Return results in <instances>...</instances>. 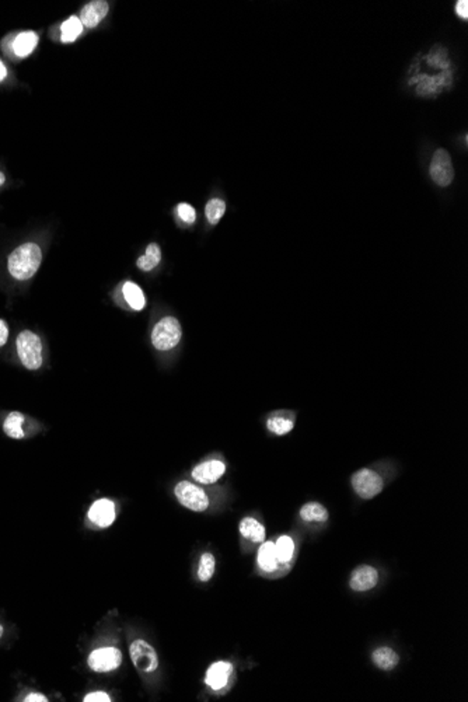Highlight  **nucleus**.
I'll return each mask as SVG.
<instances>
[{
    "label": "nucleus",
    "instance_id": "obj_1",
    "mask_svg": "<svg viewBox=\"0 0 468 702\" xmlns=\"http://www.w3.org/2000/svg\"><path fill=\"white\" fill-rule=\"evenodd\" d=\"M43 251L36 243H26L11 251L7 259L9 274L17 281L31 279L40 269Z\"/></svg>",
    "mask_w": 468,
    "mask_h": 702
},
{
    "label": "nucleus",
    "instance_id": "obj_2",
    "mask_svg": "<svg viewBox=\"0 0 468 702\" xmlns=\"http://www.w3.org/2000/svg\"><path fill=\"white\" fill-rule=\"evenodd\" d=\"M17 355L23 366L28 371H38L43 366V342L33 331H21L16 339Z\"/></svg>",
    "mask_w": 468,
    "mask_h": 702
},
{
    "label": "nucleus",
    "instance_id": "obj_3",
    "mask_svg": "<svg viewBox=\"0 0 468 702\" xmlns=\"http://www.w3.org/2000/svg\"><path fill=\"white\" fill-rule=\"evenodd\" d=\"M182 331L177 319L166 317L160 320L152 332V342L159 351H170L181 339Z\"/></svg>",
    "mask_w": 468,
    "mask_h": 702
},
{
    "label": "nucleus",
    "instance_id": "obj_4",
    "mask_svg": "<svg viewBox=\"0 0 468 702\" xmlns=\"http://www.w3.org/2000/svg\"><path fill=\"white\" fill-rule=\"evenodd\" d=\"M129 655L133 666L140 673H155L159 667V656L155 648L143 639H135L129 646Z\"/></svg>",
    "mask_w": 468,
    "mask_h": 702
},
{
    "label": "nucleus",
    "instance_id": "obj_5",
    "mask_svg": "<svg viewBox=\"0 0 468 702\" xmlns=\"http://www.w3.org/2000/svg\"><path fill=\"white\" fill-rule=\"evenodd\" d=\"M174 492L178 502L192 512H205L209 506V497L207 492L201 487H197L188 481L178 482Z\"/></svg>",
    "mask_w": 468,
    "mask_h": 702
},
{
    "label": "nucleus",
    "instance_id": "obj_6",
    "mask_svg": "<svg viewBox=\"0 0 468 702\" xmlns=\"http://www.w3.org/2000/svg\"><path fill=\"white\" fill-rule=\"evenodd\" d=\"M123 663V652L115 646H104L93 651L87 664L95 673H110L117 670Z\"/></svg>",
    "mask_w": 468,
    "mask_h": 702
},
{
    "label": "nucleus",
    "instance_id": "obj_7",
    "mask_svg": "<svg viewBox=\"0 0 468 702\" xmlns=\"http://www.w3.org/2000/svg\"><path fill=\"white\" fill-rule=\"evenodd\" d=\"M352 487L360 497L372 499L383 491V480L376 471L362 468L353 474Z\"/></svg>",
    "mask_w": 468,
    "mask_h": 702
},
{
    "label": "nucleus",
    "instance_id": "obj_8",
    "mask_svg": "<svg viewBox=\"0 0 468 702\" xmlns=\"http://www.w3.org/2000/svg\"><path fill=\"white\" fill-rule=\"evenodd\" d=\"M429 171H430L432 180L437 185L447 187L449 184H452V181L454 178V168H453L450 155L444 149H439L435 152Z\"/></svg>",
    "mask_w": 468,
    "mask_h": 702
},
{
    "label": "nucleus",
    "instance_id": "obj_9",
    "mask_svg": "<svg viewBox=\"0 0 468 702\" xmlns=\"http://www.w3.org/2000/svg\"><path fill=\"white\" fill-rule=\"evenodd\" d=\"M115 516V503L110 499H98L88 509V519L100 529L110 527Z\"/></svg>",
    "mask_w": 468,
    "mask_h": 702
},
{
    "label": "nucleus",
    "instance_id": "obj_10",
    "mask_svg": "<svg viewBox=\"0 0 468 702\" xmlns=\"http://www.w3.org/2000/svg\"><path fill=\"white\" fill-rule=\"evenodd\" d=\"M226 473V464L220 460H211V461H205V463H201L198 464L191 475L195 481H198L199 484H204V485H209V484H214L217 480H220Z\"/></svg>",
    "mask_w": 468,
    "mask_h": 702
},
{
    "label": "nucleus",
    "instance_id": "obj_11",
    "mask_svg": "<svg viewBox=\"0 0 468 702\" xmlns=\"http://www.w3.org/2000/svg\"><path fill=\"white\" fill-rule=\"evenodd\" d=\"M233 674V664L229 661H214L205 674V684L212 688L213 691H219L224 688Z\"/></svg>",
    "mask_w": 468,
    "mask_h": 702
},
{
    "label": "nucleus",
    "instance_id": "obj_12",
    "mask_svg": "<svg viewBox=\"0 0 468 702\" xmlns=\"http://www.w3.org/2000/svg\"><path fill=\"white\" fill-rule=\"evenodd\" d=\"M379 582V572L370 565H362L356 568L350 575V587L355 592H368L373 589Z\"/></svg>",
    "mask_w": 468,
    "mask_h": 702
},
{
    "label": "nucleus",
    "instance_id": "obj_13",
    "mask_svg": "<svg viewBox=\"0 0 468 702\" xmlns=\"http://www.w3.org/2000/svg\"><path fill=\"white\" fill-rule=\"evenodd\" d=\"M107 13H108V3L107 1H104V0L90 1L83 7L79 19H80L83 27L93 29L97 24H100V21L107 16Z\"/></svg>",
    "mask_w": 468,
    "mask_h": 702
},
{
    "label": "nucleus",
    "instance_id": "obj_14",
    "mask_svg": "<svg viewBox=\"0 0 468 702\" xmlns=\"http://www.w3.org/2000/svg\"><path fill=\"white\" fill-rule=\"evenodd\" d=\"M256 561H258L259 568L264 572H274L278 568V565H279L278 555H276V548H275V542H272V541L262 542L261 547H259V549H258Z\"/></svg>",
    "mask_w": 468,
    "mask_h": 702
},
{
    "label": "nucleus",
    "instance_id": "obj_15",
    "mask_svg": "<svg viewBox=\"0 0 468 702\" xmlns=\"http://www.w3.org/2000/svg\"><path fill=\"white\" fill-rule=\"evenodd\" d=\"M24 422H26V416L21 413H17V411H13V413H9L7 418L4 419V423H3V432L10 438V439H14V440H20L26 436V432H24Z\"/></svg>",
    "mask_w": 468,
    "mask_h": 702
},
{
    "label": "nucleus",
    "instance_id": "obj_16",
    "mask_svg": "<svg viewBox=\"0 0 468 702\" xmlns=\"http://www.w3.org/2000/svg\"><path fill=\"white\" fill-rule=\"evenodd\" d=\"M37 43H38V34L34 31H26L14 38L13 51L19 58H26L33 53Z\"/></svg>",
    "mask_w": 468,
    "mask_h": 702
},
{
    "label": "nucleus",
    "instance_id": "obj_17",
    "mask_svg": "<svg viewBox=\"0 0 468 702\" xmlns=\"http://www.w3.org/2000/svg\"><path fill=\"white\" fill-rule=\"evenodd\" d=\"M300 517L308 523H323L328 520V510L321 503L310 502L300 509Z\"/></svg>",
    "mask_w": 468,
    "mask_h": 702
},
{
    "label": "nucleus",
    "instance_id": "obj_18",
    "mask_svg": "<svg viewBox=\"0 0 468 702\" xmlns=\"http://www.w3.org/2000/svg\"><path fill=\"white\" fill-rule=\"evenodd\" d=\"M240 535L244 538L251 540L253 542H264L265 541V527L253 517H246L240 523Z\"/></svg>",
    "mask_w": 468,
    "mask_h": 702
},
{
    "label": "nucleus",
    "instance_id": "obj_19",
    "mask_svg": "<svg viewBox=\"0 0 468 702\" xmlns=\"http://www.w3.org/2000/svg\"><path fill=\"white\" fill-rule=\"evenodd\" d=\"M372 661H373V663L379 669L388 671V670H392L398 664L400 658H398V655H397V652L394 649L387 648V646H382V648H379V649H376L373 652Z\"/></svg>",
    "mask_w": 468,
    "mask_h": 702
},
{
    "label": "nucleus",
    "instance_id": "obj_20",
    "mask_svg": "<svg viewBox=\"0 0 468 702\" xmlns=\"http://www.w3.org/2000/svg\"><path fill=\"white\" fill-rule=\"evenodd\" d=\"M160 259H162V251H160V247H159L156 243H152V244H149V247L146 248L145 254H143V255L137 259L136 265H137V268H140L142 271L149 272V271L155 269V268L159 265Z\"/></svg>",
    "mask_w": 468,
    "mask_h": 702
},
{
    "label": "nucleus",
    "instance_id": "obj_21",
    "mask_svg": "<svg viewBox=\"0 0 468 702\" xmlns=\"http://www.w3.org/2000/svg\"><path fill=\"white\" fill-rule=\"evenodd\" d=\"M123 293L125 296V300L128 301L130 309L136 310V311H140L145 304H146V299H145V294L142 289L133 284V282H127L123 288Z\"/></svg>",
    "mask_w": 468,
    "mask_h": 702
},
{
    "label": "nucleus",
    "instance_id": "obj_22",
    "mask_svg": "<svg viewBox=\"0 0 468 702\" xmlns=\"http://www.w3.org/2000/svg\"><path fill=\"white\" fill-rule=\"evenodd\" d=\"M61 31H62V36H61V41L62 42H73L83 31V24L80 21L79 17L76 16H72L71 19H68L62 27H61Z\"/></svg>",
    "mask_w": 468,
    "mask_h": 702
},
{
    "label": "nucleus",
    "instance_id": "obj_23",
    "mask_svg": "<svg viewBox=\"0 0 468 702\" xmlns=\"http://www.w3.org/2000/svg\"><path fill=\"white\" fill-rule=\"evenodd\" d=\"M275 548L279 564H286L292 559L295 554V541L289 536H282L275 542Z\"/></svg>",
    "mask_w": 468,
    "mask_h": 702
},
{
    "label": "nucleus",
    "instance_id": "obj_24",
    "mask_svg": "<svg viewBox=\"0 0 468 702\" xmlns=\"http://www.w3.org/2000/svg\"><path fill=\"white\" fill-rule=\"evenodd\" d=\"M214 568H216V559L211 552H205L199 558V567H198V578L201 582H209L214 575Z\"/></svg>",
    "mask_w": 468,
    "mask_h": 702
},
{
    "label": "nucleus",
    "instance_id": "obj_25",
    "mask_svg": "<svg viewBox=\"0 0 468 702\" xmlns=\"http://www.w3.org/2000/svg\"><path fill=\"white\" fill-rule=\"evenodd\" d=\"M268 429L275 435H286L293 429V420L284 416H272L268 419Z\"/></svg>",
    "mask_w": 468,
    "mask_h": 702
},
{
    "label": "nucleus",
    "instance_id": "obj_26",
    "mask_svg": "<svg viewBox=\"0 0 468 702\" xmlns=\"http://www.w3.org/2000/svg\"><path fill=\"white\" fill-rule=\"evenodd\" d=\"M224 212H226V204L219 198L211 200L205 207V213H207V217H208L211 224L219 223V220L222 219Z\"/></svg>",
    "mask_w": 468,
    "mask_h": 702
},
{
    "label": "nucleus",
    "instance_id": "obj_27",
    "mask_svg": "<svg viewBox=\"0 0 468 702\" xmlns=\"http://www.w3.org/2000/svg\"><path fill=\"white\" fill-rule=\"evenodd\" d=\"M177 212H178V216L188 224H192L195 222V217H197V213H195V209L188 205V204H180L177 207Z\"/></svg>",
    "mask_w": 468,
    "mask_h": 702
},
{
    "label": "nucleus",
    "instance_id": "obj_28",
    "mask_svg": "<svg viewBox=\"0 0 468 702\" xmlns=\"http://www.w3.org/2000/svg\"><path fill=\"white\" fill-rule=\"evenodd\" d=\"M85 702H111V697L104 693V691H94V693H90L87 694L85 697Z\"/></svg>",
    "mask_w": 468,
    "mask_h": 702
},
{
    "label": "nucleus",
    "instance_id": "obj_29",
    "mask_svg": "<svg viewBox=\"0 0 468 702\" xmlns=\"http://www.w3.org/2000/svg\"><path fill=\"white\" fill-rule=\"evenodd\" d=\"M7 339H9V327H7V323L0 319V348L3 345H6Z\"/></svg>",
    "mask_w": 468,
    "mask_h": 702
},
{
    "label": "nucleus",
    "instance_id": "obj_30",
    "mask_svg": "<svg viewBox=\"0 0 468 702\" xmlns=\"http://www.w3.org/2000/svg\"><path fill=\"white\" fill-rule=\"evenodd\" d=\"M456 10H457V14H459V16H460L462 19H464V20H467L468 19L467 0H462V1H459V3H457V6H456Z\"/></svg>",
    "mask_w": 468,
    "mask_h": 702
},
{
    "label": "nucleus",
    "instance_id": "obj_31",
    "mask_svg": "<svg viewBox=\"0 0 468 702\" xmlns=\"http://www.w3.org/2000/svg\"><path fill=\"white\" fill-rule=\"evenodd\" d=\"M23 701L26 702H46L48 698L43 696V694H40V693H31L28 694Z\"/></svg>",
    "mask_w": 468,
    "mask_h": 702
},
{
    "label": "nucleus",
    "instance_id": "obj_32",
    "mask_svg": "<svg viewBox=\"0 0 468 702\" xmlns=\"http://www.w3.org/2000/svg\"><path fill=\"white\" fill-rule=\"evenodd\" d=\"M6 76H7V69H6L4 63L0 61V82H3L6 79Z\"/></svg>",
    "mask_w": 468,
    "mask_h": 702
},
{
    "label": "nucleus",
    "instance_id": "obj_33",
    "mask_svg": "<svg viewBox=\"0 0 468 702\" xmlns=\"http://www.w3.org/2000/svg\"><path fill=\"white\" fill-rule=\"evenodd\" d=\"M4 181H6V177H4V174L0 171V187L4 184Z\"/></svg>",
    "mask_w": 468,
    "mask_h": 702
},
{
    "label": "nucleus",
    "instance_id": "obj_34",
    "mask_svg": "<svg viewBox=\"0 0 468 702\" xmlns=\"http://www.w3.org/2000/svg\"><path fill=\"white\" fill-rule=\"evenodd\" d=\"M1 636H3V626L0 625V639H1Z\"/></svg>",
    "mask_w": 468,
    "mask_h": 702
}]
</instances>
